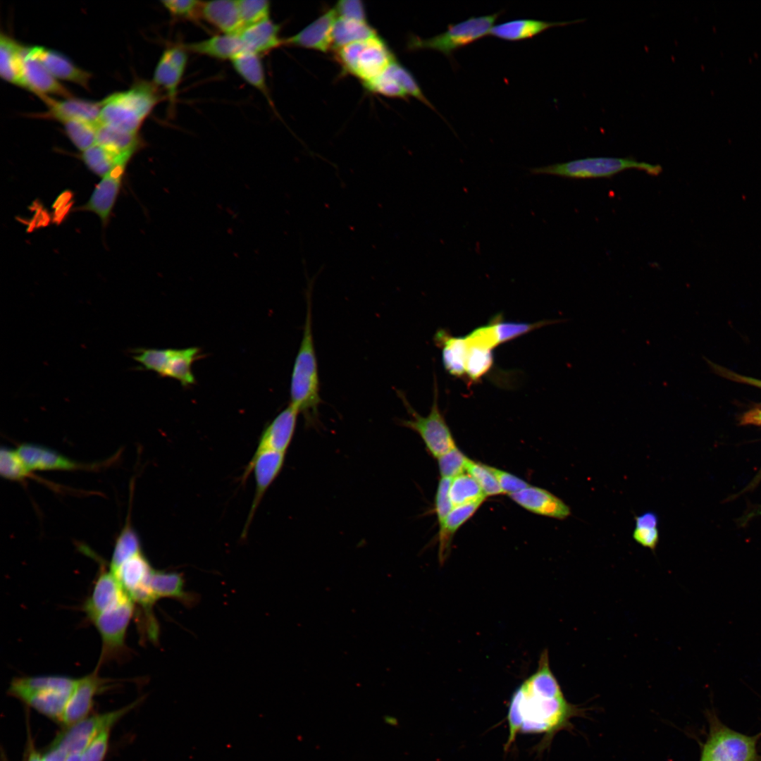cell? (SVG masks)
<instances>
[{"instance_id":"ba28073f","label":"cell","mask_w":761,"mask_h":761,"mask_svg":"<svg viewBox=\"0 0 761 761\" xmlns=\"http://www.w3.org/2000/svg\"><path fill=\"white\" fill-rule=\"evenodd\" d=\"M135 612V604L127 595L118 604L89 620L101 639V650L97 668L125 655V636Z\"/></svg>"},{"instance_id":"2e32d148","label":"cell","mask_w":761,"mask_h":761,"mask_svg":"<svg viewBox=\"0 0 761 761\" xmlns=\"http://www.w3.org/2000/svg\"><path fill=\"white\" fill-rule=\"evenodd\" d=\"M337 18L334 8L326 11L297 34L283 38V45L327 52L332 49L331 34Z\"/></svg>"},{"instance_id":"bcb514c9","label":"cell","mask_w":761,"mask_h":761,"mask_svg":"<svg viewBox=\"0 0 761 761\" xmlns=\"http://www.w3.org/2000/svg\"><path fill=\"white\" fill-rule=\"evenodd\" d=\"M31 471L27 467L17 450L2 447L0 451V474L10 481H23L30 476Z\"/></svg>"},{"instance_id":"603a6c76","label":"cell","mask_w":761,"mask_h":761,"mask_svg":"<svg viewBox=\"0 0 761 761\" xmlns=\"http://www.w3.org/2000/svg\"><path fill=\"white\" fill-rule=\"evenodd\" d=\"M201 16L221 34L238 35L244 28L235 0L202 1Z\"/></svg>"},{"instance_id":"83f0119b","label":"cell","mask_w":761,"mask_h":761,"mask_svg":"<svg viewBox=\"0 0 761 761\" xmlns=\"http://www.w3.org/2000/svg\"><path fill=\"white\" fill-rule=\"evenodd\" d=\"M434 340L441 348L442 361L445 370L457 378L465 377V361L468 350L465 337H454L440 329L436 332Z\"/></svg>"},{"instance_id":"7bdbcfd3","label":"cell","mask_w":761,"mask_h":761,"mask_svg":"<svg viewBox=\"0 0 761 761\" xmlns=\"http://www.w3.org/2000/svg\"><path fill=\"white\" fill-rule=\"evenodd\" d=\"M658 516L646 512L635 517L633 538L639 545L655 551L659 542Z\"/></svg>"},{"instance_id":"52a82bcc","label":"cell","mask_w":761,"mask_h":761,"mask_svg":"<svg viewBox=\"0 0 761 761\" xmlns=\"http://www.w3.org/2000/svg\"><path fill=\"white\" fill-rule=\"evenodd\" d=\"M397 394L409 414L408 419H399V424L416 433L423 441L431 455L438 459L457 447L438 406V391L435 378L432 405L429 414L425 416L420 415L411 406L401 391H397Z\"/></svg>"},{"instance_id":"f1b7e54d","label":"cell","mask_w":761,"mask_h":761,"mask_svg":"<svg viewBox=\"0 0 761 761\" xmlns=\"http://www.w3.org/2000/svg\"><path fill=\"white\" fill-rule=\"evenodd\" d=\"M72 693V692H71ZM57 691H37L18 694L15 698L50 719L61 722L71 694Z\"/></svg>"},{"instance_id":"c3c4849f","label":"cell","mask_w":761,"mask_h":761,"mask_svg":"<svg viewBox=\"0 0 761 761\" xmlns=\"http://www.w3.org/2000/svg\"><path fill=\"white\" fill-rule=\"evenodd\" d=\"M202 1L166 0L162 1L163 8L175 20L190 21L199 24L202 20Z\"/></svg>"},{"instance_id":"e575fe53","label":"cell","mask_w":761,"mask_h":761,"mask_svg":"<svg viewBox=\"0 0 761 761\" xmlns=\"http://www.w3.org/2000/svg\"><path fill=\"white\" fill-rule=\"evenodd\" d=\"M150 586L157 600L162 598H174L186 605L192 604L195 598L185 590L184 579L180 574L154 569Z\"/></svg>"},{"instance_id":"8992f818","label":"cell","mask_w":761,"mask_h":761,"mask_svg":"<svg viewBox=\"0 0 761 761\" xmlns=\"http://www.w3.org/2000/svg\"><path fill=\"white\" fill-rule=\"evenodd\" d=\"M335 58L345 73L362 83L380 75L395 61L385 42L378 36L339 48Z\"/></svg>"},{"instance_id":"6da1fadb","label":"cell","mask_w":761,"mask_h":761,"mask_svg":"<svg viewBox=\"0 0 761 761\" xmlns=\"http://www.w3.org/2000/svg\"><path fill=\"white\" fill-rule=\"evenodd\" d=\"M586 708L569 703L550 667L548 650L545 649L536 671L514 691L508 706L507 751L519 734H543L537 750L550 745L561 731H571V719L586 714Z\"/></svg>"},{"instance_id":"60d3db41","label":"cell","mask_w":761,"mask_h":761,"mask_svg":"<svg viewBox=\"0 0 761 761\" xmlns=\"http://www.w3.org/2000/svg\"><path fill=\"white\" fill-rule=\"evenodd\" d=\"M141 552L140 538L130 524H127L116 540L109 569L114 573L125 561Z\"/></svg>"},{"instance_id":"5bb4252c","label":"cell","mask_w":761,"mask_h":761,"mask_svg":"<svg viewBox=\"0 0 761 761\" xmlns=\"http://www.w3.org/2000/svg\"><path fill=\"white\" fill-rule=\"evenodd\" d=\"M298 410L288 404L265 427L254 453L276 451L286 454L294 436Z\"/></svg>"},{"instance_id":"d6a6232c","label":"cell","mask_w":761,"mask_h":761,"mask_svg":"<svg viewBox=\"0 0 761 761\" xmlns=\"http://www.w3.org/2000/svg\"><path fill=\"white\" fill-rule=\"evenodd\" d=\"M483 502L454 507L444 524L439 528L438 557L443 564L450 552L452 538L458 529L476 513Z\"/></svg>"},{"instance_id":"ee69618b","label":"cell","mask_w":761,"mask_h":761,"mask_svg":"<svg viewBox=\"0 0 761 761\" xmlns=\"http://www.w3.org/2000/svg\"><path fill=\"white\" fill-rule=\"evenodd\" d=\"M63 124L69 140L79 150L84 151L96 144L99 122L75 120Z\"/></svg>"},{"instance_id":"44dd1931","label":"cell","mask_w":761,"mask_h":761,"mask_svg":"<svg viewBox=\"0 0 761 761\" xmlns=\"http://www.w3.org/2000/svg\"><path fill=\"white\" fill-rule=\"evenodd\" d=\"M27 467L32 471H72L85 465L46 447L23 443L16 449Z\"/></svg>"},{"instance_id":"9c48e42d","label":"cell","mask_w":761,"mask_h":761,"mask_svg":"<svg viewBox=\"0 0 761 761\" xmlns=\"http://www.w3.org/2000/svg\"><path fill=\"white\" fill-rule=\"evenodd\" d=\"M138 702L139 700L135 701L114 711L87 716L66 726L50 746L61 749L68 754L82 753L97 734L106 729H111L120 719L133 709Z\"/></svg>"},{"instance_id":"836d02e7","label":"cell","mask_w":761,"mask_h":761,"mask_svg":"<svg viewBox=\"0 0 761 761\" xmlns=\"http://www.w3.org/2000/svg\"><path fill=\"white\" fill-rule=\"evenodd\" d=\"M132 156L130 154L118 153L96 143L82 151L81 158L92 172L104 177L118 165L128 164Z\"/></svg>"},{"instance_id":"4316f807","label":"cell","mask_w":761,"mask_h":761,"mask_svg":"<svg viewBox=\"0 0 761 761\" xmlns=\"http://www.w3.org/2000/svg\"><path fill=\"white\" fill-rule=\"evenodd\" d=\"M230 62L237 74L259 92L273 109V102L266 82L261 56L243 51L235 56Z\"/></svg>"},{"instance_id":"680465c9","label":"cell","mask_w":761,"mask_h":761,"mask_svg":"<svg viewBox=\"0 0 761 761\" xmlns=\"http://www.w3.org/2000/svg\"><path fill=\"white\" fill-rule=\"evenodd\" d=\"M718 370V371L720 372L722 376L728 378H731L732 380L738 382L748 383L761 388V380L753 379L752 378L742 376L731 371H728L727 370H724L722 368H719ZM760 409H761V407Z\"/></svg>"},{"instance_id":"d590c367","label":"cell","mask_w":761,"mask_h":761,"mask_svg":"<svg viewBox=\"0 0 761 761\" xmlns=\"http://www.w3.org/2000/svg\"><path fill=\"white\" fill-rule=\"evenodd\" d=\"M154 569L142 552L125 561L113 574L128 595L147 582Z\"/></svg>"},{"instance_id":"6125c7cd","label":"cell","mask_w":761,"mask_h":761,"mask_svg":"<svg viewBox=\"0 0 761 761\" xmlns=\"http://www.w3.org/2000/svg\"><path fill=\"white\" fill-rule=\"evenodd\" d=\"M27 761H42V756L40 755L32 744L28 748Z\"/></svg>"},{"instance_id":"db71d44e","label":"cell","mask_w":761,"mask_h":761,"mask_svg":"<svg viewBox=\"0 0 761 761\" xmlns=\"http://www.w3.org/2000/svg\"><path fill=\"white\" fill-rule=\"evenodd\" d=\"M452 478H441L439 481L435 497V509L439 528L444 524L449 513L453 508L449 490Z\"/></svg>"},{"instance_id":"484cf974","label":"cell","mask_w":761,"mask_h":761,"mask_svg":"<svg viewBox=\"0 0 761 761\" xmlns=\"http://www.w3.org/2000/svg\"><path fill=\"white\" fill-rule=\"evenodd\" d=\"M188 51L214 59L231 61L245 51L238 35L218 34L207 39L182 44Z\"/></svg>"},{"instance_id":"5b68a950","label":"cell","mask_w":761,"mask_h":761,"mask_svg":"<svg viewBox=\"0 0 761 761\" xmlns=\"http://www.w3.org/2000/svg\"><path fill=\"white\" fill-rule=\"evenodd\" d=\"M504 13L471 17L457 24L448 25L446 31L424 39L412 35L408 43L410 50L430 49L452 58L454 52L489 35L495 22Z\"/></svg>"},{"instance_id":"681fc988","label":"cell","mask_w":761,"mask_h":761,"mask_svg":"<svg viewBox=\"0 0 761 761\" xmlns=\"http://www.w3.org/2000/svg\"><path fill=\"white\" fill-rule=\"evenodd\" d=\"M244 27L270 19L271 2L267 0H238Z\"/></svg>"},{"instance_id":"74e56055","label":"cell","mask_w":761,"mask_h":761,"mask_svg":"<svg viewBox=\"0 0 761 761\" xmlns=\"http://www.w3.org/2000/svg\"><path fill=\"white\" fill-rule=\"evenodd\" d=\"M557 321H541L536 323L505 321L502 316H495L486 325L490 335L498 346L542 326L557 323Z\"/></svg>"},{"instance_id":"9a60e30c","label":"cell","mask_w":761,"mask_h":761,"mask_svg":"<svg viewBox=\"0 0 761 761\" xmlns=\"http://www.w3.org/2000/svg\"><path fill=\"white\" fill-rule=\"evenodd\" d=\"M508 496L517 505L536 514L561 520L571 514L569 505L552 493L541 488L528 485Z\"/></svg>"},{"instance_id":"f546056e","label":"cell","mask_w":761,"mask_h":761,"mask_svg":"<svg viewBox=\"0 0 761 761\" xmlns=\"http://www.w3.org/2000/svg\"><path fill=\"white\" fill-rule=\"evenodd\" d=\"M26 47L12 37L1 34L0 75L11 84L23 87V63Z\"/></svg>"},{"instance_id":"6f0895ef","label":"cell","mask_w":761,"mask_h":761,"mask_svg":"<svg viewBox=\"0 0 761 761\" xmlns=\"http://www.w3.org/2000/svg\"><path fill=\"white\" fill-rule=\"evenodd\" d=\"M488 467L496 478L504 494L514 493L530 485L523 479L509 472L488 465Z\"/></svg>"},{"instance_id":"30bf717a","label":"cell","mask_w":761,"mask_h":761,"mask_svg":"<svg viewBox=\"0 0 761 761\" xmlns=\"http://www.w3.org/2000/svg\"><path fill=\"white\" fill-rule=\"evenodd\" d=\"M709 732L703 748L730 761H760L757 736H748L724 725L714 713L707 714Z\"/></svg>"},{"instance_id":"e0dca14e","label":"cell","mask_w":761,"mask_h":761,"mask_svg":"<svg viewBox=\"0 0 761 761\" xmlns=\"http://www.w3.org/2000/svg\"><path fill=\"white\" fill-rule=\"evenodd\" d=\"M23 87L38 97L58 95L64 98L72 97L68 89L63 86L26 47L23 63Z\"/></svg>"},{"instance_id":"f6af8a7d","label":"cell","mask_w":761,"mask_h":761,"mask_svg":"<svg viewBox=\"0 0 761 761\" xmlns=\"http://www.w3.org/2000/svg\"><path fill=\"white\" fill-rule=\"evenodd\" d=\"M385 71L396 81L408 97H413L431 109L435 110L423 93L415 78L406 68L395 60Z\"/></svg>"},{"instance_id":"f907efd6","label":"cell","mask_w":761,"mask_h":761,"mask_svg":"<svg viewBox=\"0 0 761 761\" xmlns=\"http://www.w3.org/2000/svg\"><path fill=\"white\" fill-rule=\"evenodd\" d=\"M437 459L441 478H453L466 471L468 457L457 447Z\"/></svg>"},{"instance_id":"b9f144b4","label":"cell","mask_w":761,"mask_h":761,"mask_svg":"<svg viewBox=\"0 0 761 761\" xmlns=\"http://www.w3.org/2000/svg\"><path fill=\"white\" fill-rule=\"evenodd\" d=\"M466 342L468 350L465 361V377L474 383L479 380L490 370L493 363V350L471 345L467 341Z\"/></svg>"},{"instance_id":"ac0fdd59","label":"cell","mask_w":761,"mask_h":761,"mask_svg":"<svg viewBox=\"0 0 761 761\" xmlns=\"http://www.w3.org/2000/svg\"><path fill=\"white\" fill-rule=\"evenodd\" d=\"M128 595L116 575L110 570H102L98 576L90 595L83 605V610L89 620L118 604Z\"/></svg>"},{"instance_id":"9f6ffc18","label":"cell","mask_w":761,"mask_h":761,"mask_svg":"<svg viewBox=\"0 0 761 761\" xmlns=\"http://www.w3.org/2000/svg\"><path fill=\"white\" fill-rule=\"evenodd\" d=\"M334 9L339 18L366 22L364 5L359 0H342L338 1Z\"/></svg>"},{"instance_id":"7402d4cb","label":"cell","mask_w":761,"mask_h":761,"mask_svg":"<svg viewBox=\"0 0 761 761\" xmlns=\"http://www.w3.org/2000/svg\"><path fill=\"white\" fill-rule=\"evenodd\" d=\"M30 49L56 79L69 81L84 88L89 87V73L78 68L62 54L39 46Z\"/></svg>"},{"instance_id":"d6986e66","label":"cell","mask_w":761,"mask_h":761,"mask_svg":"<svg viewBox=\"0 0 761 761\" xmlns=\"http://www.w3.org/2000/svg\"><path fill=\"white\" fill-rule=\"evenodd\" d=\"M127 164H120L102 177L82 209L97 214L106 225L118 197Z\"/></svg>"},{"instance_id":"7a4b0ae2","label":"cell","mask_w":761,"mask_h":761,"mask_svg":"<svg viewBox=\"0 0 761 761\" xmlns=\"http://www.w3.org/2000/svg\"><path fill=\"white\" fill-rule=\"evenodd\" d=\"M310 296L309 293L303 335L291 375L289 404L303 415L306 424L311 426L316 425L318 421L321 398Z\"/></svg>"},{"instance_id":"8fae6325","label":"cell","mask_w":761,"mask_h":761,"mask_svg":"<svg viewBox=\"0 0 761 761\" xmlns=\"http://www.w3.org/2000/svg\"><path fill=\"white\" fill-rule=\"evenodd\" d=\"M188 51L182 44L168 46L163 51L154 72L153 82L162 91L173 115L180 85L187 68Z\"/></svg>"},{"instance_id":"be15d7a7","label":"cell","mask_w":761,"mask_h":761,"mask_svg":"<svg viewBox=\"0 0 761 761\" xmlns=\"http://www.w3.org/2000/svg\"><path fill=\"white\" fill-rule=\"evenodd\" d=\"M82 753H73L68 754L66 761H82Z\"/></svg>"},{"instance_id":"3957f363","label":"cell","mask_w":761,"mask_h":761,"mask_svg":"<svg viewBox=\"0 0 761 761\" xmlns=\"http://www.w3.org/2000/svg\"><path fill=\"white\" fill-rule=\"evenodd\" d=\"M163 99L151 81L139 80L129 89L114 93L101 101L99 122L130 133H138L142 123Z\"/></svg>"},{"instance_id":"ab89813d","label":"cell","mask_w":761,"mask_h":761,"mask_svg":"<svg viewBox=\"0 0 761 761\" xmlns=\"http://www.w3.org/2000/svg\"><path fill=\"white\" fill-rule=\"evenodd\" d=\"M449 495L453 507L484 502L486 497L477 482L465 473L452 478Z\"/></svg>"},{"instance_id":"816d5d0a","label":"cell","mask_w":761,"mask_h":761,"mask_svg":"<svg viewBox=\"0 0 761 761\" xmlns=\"http://www.w3.org/2000/svg\"><path fill=\"white\" fill-rule=\"evenodd\" d=\"M368 91L393 98H407L408 96L396 81L385 70L376 78L363 83Z\"/></svg>"},{"instance_id":"94428289","label":"cell","mask_w":761,"mask_h":761,"mask_svg":"<svg viewBox=\"0 0 761 761\" xmlns=\"http://www.w3.org/2000/svg\"><path fill=\"white\" fill-rule=\"evenodd\" d=\"M741 423L761 426V409L755 408L745 413L741 418Z\"/></svg>"},{"instance_id":"11a10c76","label":"cell","mask_w":761,"mask_h":761,"mask_svg":"<svg viewBox=\"0 0 761 761\" xmlns=\"http://www.w3.org/2000/svg\"><path fill=\"white\" fill-rule=\"evenodd\" d=\"M111 729H106L96 736L82 752V761H103L109 748Z\"/></svg>"},{"instance_id":"8d00e7d4","label":"cell","mask_w":761,"mask_h":761,"mask_svg":"<svg viewBox=\"0 0 761 761\" xmlns=\"http://www.w3.org/2000/svg\"><path fill=\"white\" fill-rule=\"evenodd\" d=\"M378 36L367 22H360L338 17L333 27L332 49Z\"/></svg>"},{"instance_id":"91938a15","label":"cell","mask_w":761,"mask_h":761,"mask_svg":"<svg viewBox=\"0 0 761 761\" xmlns=\"http://www.w3.org/2000/svg\"><path fill=\"white\" fill-rule=\"evenodd\" d=\"M68 755L66 751L50 746L42 756V761H66Z\"/></svg>"},{"instance_id":"277c9868","label":"cell","mask_w":761,"mask_h":761,"mask_svg":"<svg viewBox=\"0 0 761 761\" xmlns=\"http://www.w3.org/2000/svg\"><path fill=\"white\" fill-rule=\"evenodd\" d=\"M629 169L642 171L652 176H657L662 172L660 164L639 161L633 157H588L528 168L533 175L573 179L611 178Z\"/></svg>"},{"instance_id":"1f68e13d","label":"cell","mask_w":761,"mask_h":761,"mask_svg":"<svg viewBox=\"0 0 761 761\" xmlns=\"http://www.w3.org/2000/svg\"><path fill=\"white\" fill-rule=\"evenodd\" d=\"M200 349L190 347L183 349H171L162 377L173 378L184 387L195 383V377L192 372L193 363L200 359Z\"/></svg>"},{"instance_id":"f35d334b","label":"cell","mask_w":761,"mask_h":761,"mask_svg":"<svg viewBox=\"0 0 761 761\" xmlns=\"http://www.w3.org/2000/svg\"><path fill=\"white\" fill-rule=\"evenodd\" d=\"M97 144L120 154H134L142 146L139 133H130L99 123Z\"/></svg>"},{"instance_id":"7dc6e473","label":"cell","mask_w":761,"mask_h":761,"mask_svg":"<svg viewBox=\"0 0 761 761\" xmlns=\"http://www.w3.org/2000/svg\"><path fill=\"white\" fill-rule=\"evenodd\" d=\"M465 470L477 482L486 497L504 494L488 465L468 458Z\"/></svg>"},{"instance_id":"d4e9b609","label":"cell","mask_w":761,"mask_h":761,"mask_svg":"<svg viewBox=\"0 0 761 761\" xmlns=\"http://www.w3.org/2000/svg\"><path fill=\"white\" fill-rule=\"evenodd\" d=\"M280 29V25L270 18L244 27L238 35L245 51L261 56L283 46Z\"/></svg>"},{"instance_id":"ffe728a7","label":"cell","mask_w":761,"mask_h":761,"mask_svg":"<svg viewBox=\"0 0 761 761\" xmlns=\"http://www.w3.org/2000/svg\"><path fill=\"white\" fill-rule=\"evenodd\" d=\"M47 105L46 117L62 123L75 120L99 122L101 102H94L78 98L55 99L49 96L39 97Z\"/></svg>"},{"instance_id":"f5cc1de1","label":"cell","mask_w":761,"mask_h":761,"mask_svg":"<svg viewBox=\"0 0 761 761\" xmlns=\"http://www.w3.org/2000/svg\"><path fill=\"white\" fill-rule=\"evenodd\" d=\"M171 349H140L134 359L146 369L162 376L169 357Z\"/></svg>"},{"instance_id":"cb8c5ba5","label":"cell","mask_w":761,"mask_h":761,"mask_svg":"<svg viewBox=\"0 0 761 761\" xmlns=\"http://www.w3.org/2000/svg\"><path fill=\"white\" fill-rule=\"evenodd\" d=\"M584 20L585 19H577L571 21L549 22L536 19H516L495 25L489 35L508 42H517L532 38L553 27L564 26Z\"/></svg>"},{"instance_id":"7c38bea8","label":"cell","mask_w":761,"mask_h":761,"mask_svg":"<svg viewBox=\"0 0 761 761\" xmlns=\"http://www.w3.org/2000/svg\"><path fill=\"white\" fill-rule=\"evenodd\" d=\"M285 454L276 451H264L254 453V455L243 474L242 480L253 471L256 488L254 500L249 514L243 530L245 536L254 513L259 505L266 491L280 473L284 464Z\"/></svg>"},{"instance_id":"4fadbf2b","label":"cell","mask_w":761,"mask_h":761,"mask_svg":"<svg viewBox=\"0 0 761 761\" xmlns=\"http://www.w3.org/2000/svg\"><path fill=\"white\" fill-rule=\"evenodd\" d=\"M106 679L99 675V669L78 679L66 704L61 723L70 726L89 715L96 695L105 688Z\"/></svg>"},{"instance_id":"4dcf8cb0","label":"cell","mask_w":761,"mask_h":761,"mask_svg":"<svg viewBox=\"0 0 761 761\" xmlns=\"http://www.w3.org/2000/svg\"><path fill=\"white\" fill-rule=\"evenodd\" d=\"M78 679L58 675L17 677L12 680L8 692L13 697L21 693L37 691L71 693Z\"/></svg>"}]
</instances>
